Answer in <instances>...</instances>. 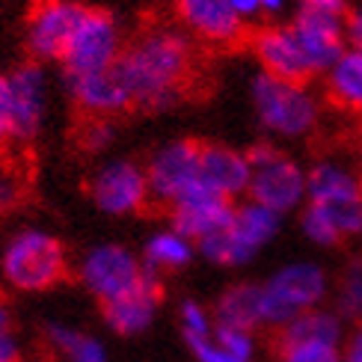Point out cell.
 <instances>
[{"label": "cell", "instance_id": "6da1fadb", "mask_svg": "<svg viewBox=\"0 0 362 362\" xmlns=\"http://www.w3.org/2000/svg\"><path fill=\"white\" fill-rule=\"evenodd\" d=\"M131 93L134 107L163 110L190 93L196 78V54L190 42L170 27H152L134 39L116 63Z\"/></svg>", "mask_w": 362, "mask_h": 362}, {"label": "cell", "instance_id": "7a4b0ae2", "mask_svg": "<svg viewBox=\"0 0 362 362\" xmlns=\"http://www.w3.org/2000/svg\"><path fill=\"white\" fill-rule=\"evenodd\" d=\"M4 279L18 291H45L66 276L69 262L63 244L39 229H24L15 235L0 259Z\"/></svg>", "mask_w": 362, "mask_h": 362}, {"label": "cell", "instance_id": "3957f363", "mask_svg": "<svg viewBox=\"0 0 362 362\" xmlns=\"http://www.w3.org/2000/svg\"><path fill=\"white\" fill-rule=\"evenodd\" d=\"M262 294H264V324L282 329L300 315L321 309V303L329 294V279L324 267L312 262H294L279 267L267 282H262Z\"/></svg>", "mask_w": 362, "mask_h": 362}, {"label": "cell", "instance_id": "277c9868", "mask_svg": "<svg viewBox=\"0 0 362 362\" xmlns=\"http://www.w3.org/2000/svg\"><path fill=\"white\" fill-rule=\"evenodd\" d=\"M250 160V202L276 211H294L306 199V173L291 158H285L274 146H252L247 152Z\"/></svg>", "mask_w": 362, "mask_h": 362}, {"label": "cell", "instance_id": "5b68a950", "mask_svg": "<svg viewBox=\"0 0 362 362\" xmlns=\"http://www.w3.org/2000/svg\"><path fill=\"white\" fill-rule=\"evenodd\" d=\"M279 223H282V217L270 208H262L255 202L238 205L232 223L226 226L223 232L205 238L199 244V252L208 262L223 264V267L247 264L252 255L279 232Z\"/></svg>", "mask_w": 362, "mask_h": 362}, {"label": "cell", "instance_id": "8992f818", "mask_svg": "<svg viewBox=\"0 0 362 362\" xmlns=\"http://www.w3.org/2000/svg\"><path fill=\"white\" fill-rule=\"evenodd\" d=\"M306 199L333 217L341 238L362 235V181L354 173L336 163L312 167L306 173Z\"/></svg>", "mask_w": 362, "mask_h": 362}, {"label": "cell", "instance_id": "52a82bcc", "mask_svg": "<svg viewBox=\"0 0 362 362\" xmlns=\"http://www.w3.org/2000/svg\"><path fill=\"white\" fill-rule=\"evenodd\" d=\"M252 101L259 119L276 134L285 137H300L318 122V104H315L303 86L282 83L270 74H259L252 83Z\"/></svg>", "mask_w": 362, "mask_h": 362}, {"label": "cell", "instance_id": "ba28073f", "mask_svg": "<svg viewBox=\"0 0 362 362\" xmlns=\"http://www.w3.org/2000/svg\"><path fill=\"white\" fill-rule=\"evenodd\" d=\"M199 158H202L199 140H178L158 148L146 170L148 196L158 205L173 208L187 193L199 190Z\"/></svg>", "mask_w": 362, "mask_h": 362}, {"label": "cell", "instance_id": "9c48e42d", "mask_svg": "<svg viewBox=\"0 0 362 362\" xmlns=\"http://www.w3.org/2000/svg\"><path fill=\"white\" fill-rule=\"evenodd\" d=\"M119 57H122V45H119V27L113 15L104 9H86L78 33L63 57L66 74L83 78V74L107 71L119 63Z\"/></svg>", "mask_w": 362, "mask_h": 362}, {"label": "cell", "instance_id": "30bf717a", "mask_svg": "<svg viewBox=\"0 0 362 362\" xmlns=\"http://www.w3.org/2000/svg\"><path fill=\"white\" fill-rule=\"evenodd\" d=\"M146 274L148 270L143 267V259H137L131 250L119 244H101L95 250H89L81 262L83 288L93 297H98L101 306L134 291L146 279Z\"/></svg>", "mask_w": 362, "mask_h": 362}, {"label": "cell", "instance_id": "8fae6325", "mask_svg": "<svg viewBox=\"0 0 362 362\" xmlns=\"http://www.w3.org/2000/svg\"><path fill=\"white\" fill-rule=\"evenodd\" d=\"M89 6L71 0H36L27 18V45L36 59H63Z\"/></svg>", "mask_w": 362, "mask_h": 362}, {"label": "cell", "instance_id": "7c38bea8", "mask_svg": "<svg viewBox=\"0 0 362 362\" xmlns=\"http://www.w3.org/2000/svg\"><path fill=\"white\" fill-rule=\"evenodd\" d=\"M89 193H93V202L104 211V214H137L148 205V178L146 170H140L134 160H116L110 167H104L93 185H89Z\"/></svg>", "mask_w": 362, "mask_h": 362}, {"label": "cell", "instance_id": "4fadbf2b", "mask_svg": "<svg viewBox=\"0 0 362 362\" xmlns=\"http://www.w3.org/2000/svg\"><path fill=\"white\" fill-rule=\"evenodd\" d=\"M291 33L315 71L333 69L344 54V15L303 6L291 24Z\"/></svg>", "mask_w": 362, "mask_h": 362}, {"label": "cell", "instance_id": "5bb4252c", "mask_svg": "<svg viewBox=\"0 0 362 362\" xmlns=\"http://www.w3.org/2000/svg\"><path fill=\"white\" fill-rule=\"evenodd\" d=\"M250 48L264 66V74L291 86H306L315 69L300 51V45L291 33V27H262L250 33Z\"/></svg>", "mask_w": 362, "mask_h": 362}, {"label": "cell", "instance_id": "9a60e30c", "mask_svg": "<svg viewBox=\"0 0 362 362\" xmlns=\"http://www.w3.org/2000/svg\"><path fill=\"white\" fill-rule=\"evenodd\" d=\"M235 208L238 205H232V199L199 187V190L187 193L185 199H178L170 208V220H173V229L178 235H185L187 240L202 244L205 238L223 232L226 226L232 223Z\"/></svg>", "mask_w": 362, "mask_h": 362}, {"label": "cell", "instance_id": "2e32d148", "mask_svg": "<svg viewBox=\"0 0 362 362\" xmlns=\"http://www.w3.org/2000/svg\"><path fill=\"white\" fill-rule=\"evenodd\" d=\"M175 9L181 21L211 45L235 48L240 42H250V30L238 18L229 0H175Z\"/></svg>", "mask_w": 362, "mask_h": 362}, {"label": "cell", "instance_id": "e0dca14e", "mask_svg": "<svg viewBox=\"0 0 362 362\" xmlns=\"http://www.w3.org/2000/svg\"><path fill=\"white\" fill-rule=\"evenodd\" d=\"M160 300H163L160 279L148 270L146 279L137 285V288L110 300V303H104L101 312H104V321H107V327L113 329V333H119V336H140L155 324Z\"/></svg>", "mask_w": 362, "mask_h": 362}, {"label": "cell", "instance_id": "ac0fdd59", "mask_svg": "<svg viewBox=\"0 0 362 362\" xmlns=\"http://www.w3.org/2000/svg\"><path fill=\"white\" fill-rule=\"evenodd\" d=\"M45 74L36 63H27L9 74V140L27 143L36 137L42 122Z\"/></svg>", "mask_w": 362, "mask_h": 362}, {"label": "cell", "instance_id": "d6986e66", "mask_svg": "<svg viewBox=\"0 0 362 362\" xmlns=\"http://www.w3.org/2000/svg\"><path fill=\"white\" fill-rule=\"evenodd\" d=\"M71 98L83 110V116L93 119H110L116 113H125L134 107L131 93L122 81L119 69H107L98 74H83V78H69Z\"/></svg>", "mask_w": 362, "mask_h": 362}, {"label": "cell", "instance_id": "ffe728a7", "mask_svg": "<svg viewBox=\"0 0 362 362\" xmlns=\"http://www.w3.org/2000/svg\"><path fill=\"white\" fill-rule=\"evenodd\" d=\"M199 187L235 199L238 193L250 187V160L247 155L235 152L229 146H211L202 143V158H199Z\"/></svg>", "mask_w": 362, "mask_h": 362}, {"label": "cell", "instance_id": "44dd1931", "mask_svg": "<svg viewBox=\"0 0 362 362\" xmlns=\"http://www.w3.org/2000/svg\"><path fill=\"white\" fill-rule=\"evenodd\" d=\"M214 321L223 327H235V329H247V333H255L264 324V294L259 282H238L229 285L217 306H214Z\"/></svg>", "mask_w": 362, "mask_h": 362}, {"label": "cell", "instance_id": "7402d4cb", "mask_svg": "<svg viewBox=\"0 0 362 362\" xmlns=\"http://www.w3.org/2000/svg\"><path fill=\"white\" fill-rule=\"evenodd\" d=\"M193 262V240H187L185 235H178L175 229L158 232L146 240L143 247V267L152 270L155 276L160 274H173Z\"/></svg>", "mask_w": 362, "mask_h": 362}, {"label": "cell", "instance_id": "603a6c76", "mask_svg": "<svg viewBox=\"0 0 362 362\" xmlns=\"http://www.w3.org/2000/svg\"><path fill=\"white\" fill-rule=\"evenodd\" d=\"M327 93L339 107L362 116V51H344L339 63L329 69Z\"/></svg>", "mask_w": 362, "mask_h": 362}, {"label": "cell", "instance_id": "cb8c5ba5", "mask_svg": "<svg viewBox=\"0 0 362 362\" xmlns=\"http://www.w3.org/2000/svg\"><path fill=\"white\" fill-rule=\"evenodd\" d=\"M45 336H48V344L63 362H110L104 341L83 333V329H74L66 324H48Z\"/></svg>", "mask_w": 362, "mask_h": 362}, {"label": "cell", "instance_id": "d4e9b609", "mask_svg": "<svg viewBox=\"0 0 362 362\" xmlns=\"http://www.w3.org/2000/svg\"><path fill=\"white\" fill-rule=\"evenodd\" d=\"M279 362H341V344L279 333Z\"/></svg>", "mask_w": 362, "mask_h": 362}, {"label": "cell", "instance_id": "484cf974", "mask_svg": "<svg viewBox=\"0 0 362 362\" xmlns=\"http://www.w3.org/2000/svg\"><path fill=\"white\" fill-rule=\"evenodd\" d=\"M341 321H362V259L344 267L336 288V309Z\"/></svg>", "mask_w": 362, "mask_h": 362}, {"label": "cell", "instance_id": "4316f807", "mask_svg": "<svg viewBox=\"0 0 362 362\" xmlns=\"http://www.w3.org/2000/svg\"><path fill=\"white\" fill-rule=\"evenodd\" d=\"M300 226H303L306 238L312 240V244H318V247H336V244H341V240H344L341 232H339V226L333 223V217H329L327 211L318 208V205H306L303 208Z\"/></svg>", "mask_w": 362, "mask_h": 362}, {"label": "cell", "instance_id": "83f0119b", "mask_svg": "<svg viewBox=\"0 0 362 362\" xmlns=\"http://www.w3.org/2000/svg\"><path fill=\"white\" fill-rule=\"evenodd\" d=\"M185 344L190 348L196 362H250V359L235 356L232 351H226L217 341L214 329H208V333H202V336H185Z\"/></svg>", "mask_w": 362, "mask_h": 362}, {"label": "cell", "instance_id": "f1b7e54d", "mask_svg": "<svg viewBox=\"0 0 362 362\" xmlns=\"http://www.w3.org/2000/svg\"><path fill=\"white\" fill-rule=\"evenodd\" d=\"M113 140V125L110 119H93L86 116L81 128H78V146L86 148V152H98Z\"/></svg>", "mask_w": 362, "mask_h": 362}, {"label": "cell", "instance_id": "f546056e", "mask_svg": "<svg viewBox=\"0 0 362 362\" xmlns=\"http://www.w3.org/2000/svg\"><path fill=\"white\" fill-rule=\"evenodd\" d=\"M18 359H21V344L15 339L12 312L6 306V300L0 297V362H18Z\"/></svg>", "mask_w": 362, "mask_h": 362}, {"label": "cell", "instance_id": "4dcf8cb0", "mask_svg": "<svg viewBox=\"0 0 362 362\" xmlns=\"http://www.w3.org/2000/svg\"><path fill=\"white\" fill-rule=\"evenodd\" d=\"M21 202V185L9 175H0V214Z\"/></svg>", "mask_w": 362, "mask_h": 362}, {"label": "cell", "instance_id": "1f68e13d", "mask_svg": "<svg viewBox=\"0 0 362 362\" xmlns=\"http://www.w3.org/2000/svg\"><path fill=\"white\" fill-rule=\"evenodd\" d=\"M344 39L351 42L354 51H362V9L344 15Z\"/></svg>", "mask_w": 362, "mask_h": 362}, {"label": "cell", "instance_id": "d6a6232c", "mask_svg": "<svg viewBox=\"0 0 362 362\" xmlns=\"http://www.w3.org/2000/svg\"><path fill=\"white\" fill-rule=\"evenodd\" d=\"M341 362H362V324L341 344Z\"/></svg>", "mask_w": 362, "mask_h": 362}, {"label": "cell", "instance_id": "836d02e7", "mask_svg": "<svg viewBox=\"0 0 362 362\" xmlns=\"http://www.w3.org/2000/svg\"><path fill=\"white\" fill-rule=\"evenodd\" d=\"M9 137V78H0V140Z\"/></svg>", "mask_w": 362, "mask_h": 362}, {"label": "cell", "instance_id": "e575fe53", "mask_svg": "<svg viewBox=\"0 0 362 362\" xmlns=\"http://www.w3.org/2000/svg\"><path fill=\"white\" fill-rule=\"evenodd\" d=\"M303 6L324 9V12H333V15H348V6H344V0H303Z\"/></svg>", "mask_w": 362, "mask_h": 362}, {"label": "cell", "instance_id": "d590c367", "mask_svg": "<svg viewBox=\"0 0 362 362\" xmlns=\"http://www.w3.org/2000/svg\"><path fill=\"white\" fill-rule=\"evenodd\" d=\"M229 4H232V9L238 12V18H240V21L250 18V15H255V12L262 9V6H259V0H229Z\"/></svg>", "mask_w": 362, "mask_h": 362}, {"label": "cell", "instance_id": "8d00e7d4", "mask_svg": "<svg viewBox=\"0 0 362 362\" xmlns=\"http://www.w3.org/2000/svg\"><path fill=\"white\" fill-rule=\"evenodd\" d=\"M259 6L267 9V12H276V9L282 6V0H259Z\"/></svg>", "mask_w": 362, "mask_h": 362}]
</instances>
